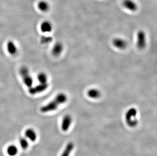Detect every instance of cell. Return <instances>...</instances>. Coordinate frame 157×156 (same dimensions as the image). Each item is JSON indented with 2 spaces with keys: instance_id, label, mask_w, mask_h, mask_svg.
<instances>
[{
  "instance_id": "16",
  "label": "cell",
  "mask_w": 157,
  "mask_h": 156,
  "mask_svg": "<svg viewBox=\"0 0 157 156\" xmlns=\"http://www.w3.org/2000/svg\"><path fill=\"white\" fill-rule=\"evenodd\" d=\"M74 144L72 143H69L61 154V156H70L71 152L74 149Z\"/></svg>"
},
{
  "instance_id": "6",
  "label": "cell",
  "mask_w": 157,
  "mask_h": 156,
  "mask_svg": "<svg viewBox=\"0 0 157 156\" xmlns=\"http://www.w3.org/2000/svg\"><path fill=\"white\" fill-rule=\"evenodd\" d=\"M72 117L69 114H67L63 117L61 123V129L63 132L68 131L72 125Z\"/></svg>"
},
{
  "instance_id": "5",
  "label": "cell",
  "mask_w": 157,
  "mask_h": 156,
  "mask_svg": "<svg viewBox=\"0 0 157 156\" xmlns=\"http://www.w3.org/2000/svg\"><path fill=\"white\" fill-rule=\"evenodd\" d=\"M136 45L139 49H143L147 46L146 34L143 31H140L137 34Z\"/></svg>"
},
{
  "instance_id": "13",
  "label": "cell",
  "mask_w": 157,
  "mask_h": 156,
  "mask_svg": "<svg viewBox=\"0 0 157 156\" xmlns=\"http://www.w3.org/2000/svg\"><path fill=\"white\" fill-rule=\"evenodd\" d=\"M40 30L43 33H49L52 31V24L49 21H44L40 25Z\"/></svg>"
},
{
  "instance_id": "14",
  "label": "cell",
  "mask_w": 157,
  "mask_h": 156,
  "mask_svg": "<svg viewBox=\"0 0 157 156\" xmlns=\"http://www.w3.org/2000/svg\"><path fill=\"white\" fill-rule=\"evenodd\" d=\"M37 7L39 10L42 12H48L50 9V5L49 3L45 0H41L37 4Z\"/></svg>"
},
{
  "instance_id": "7",
  "label": "cell",
  "mask_w": 157,
  "mask_h": 156,
  "mask_svg": "<svg viewBox=\"0 0 157 156\" xmlns=\"http://www.w3.org/2000/svg\"><path fill=\"white\" fill-rule=\"evenodd\" d=\"M113 44L116 48L123 50L126 48L128 46L127 42L124 39L117 38L113 40Z\"/></svg>"
},
{
  "instance_id": "19",
  "label": "cell",
  "mask_w": 157,
  "mask_h": 156,
  "mask_svg": "<svg viewBox=\"0 0 157 156\" xmlns=\"http://www.w3.org/2000/svg\"><path fill=\"white\" fill-rule=\"evenodd\" d=\"M52 41V38L50 36H47V35H43L42 36L40 39L41 43L43 44H47L51 43Z\"/></svg>"
},
{
  "instance_id": "18",
  "label": "cell",
  "mask_w": 157,
  "mask_h": 156,
  "mask_svg": "<svg viewBox=\"0 0 157 156\" xmlns=\"http://www.w3.org/2000/svg\"><path fill=\"white\" fill-rule=\"evenodd\" d=\"M19 143L21 148L22 150H25L29 147V143L28 140L25 137H21L19 139Z\"/></svg>"
},
{
  "instance_id": "11",
  "label": "cell",
  "mask_w": 157,
  "mask_h": 156,
  "mask_svg": "<svg viewBox=\"0 0 157 156\" xmlns=\"http://www.w3.org/2000/svg\"><path fill=\"white\" fill-rule=\"evenodd\" d=\"M7 50L11 55H15L17 53L18 49L17 45L13 41L10 40L7 43Z\"/></svg>"
},
{
  "instance_id": "8",
  "label": "cell",
  "mask_w": 157,
  "mask_h": 156,
  "mask_svg": "<svg viewBox=\"0 0 157 156\" xmlns=\"http://www.w3.org/2000/svg\"><path fill=\"white\" fill-rule=\"evenodd\" d=\"M123 5L126 9L132 12L136 11L138 8L136 4L133 0H124Z\"/></svg>"
},
{
  "instance_id": "17",
  "label": "cell",
  "mask_w": 157,
  "mask_h": 156,
  "mask_svg": "<svg viewBox=\"0 0 157 156\" xmlns=\"http://www.w3.org/2000/svg\"><path fill=\"white\" fill-rule=\"evenodd\" d=\"M37 79L39 83H47L48 81V76L46 73L41 72L37 76Z\"/></svg>"
},
{
  "instance_id": "12",
  "label": "cell",
  "mask_w": 157,
  "mask_h": 156,
  "mask_svg": "<svg viewBox=\"0 0 157 156\" xmlns=\"http://www.w3.org/2000/svg\"><path fill=\"white\" fill-rule=\"evenodd\" d=\"M86 94L89 98L94 99L99 98L101 95V91L98 89L94 88L90 89L87 90Z\"/></svg>"
},
{
  "instance_id": "4",
  "label": "cell",
  "mask_w": 157,
  "mask_h": 156,
  "mask_svg": "<svg viewBox=\"0 0 157 156\" xmlns=\"http://www.w3.org/2000/svg\"><path fill=\"white\" fill-rule=\"evenodd\" d=\"M49 87V84L47 83H39L35 86H32L29 89V92L31 95L41 93Z\"/></svg>"
},
{
  "instance_id": "9",
  "label": "cell",
  "mask_w": 157,
  "mask_h": 156,
  "mask_svg": "<svg viewBox=\"0 0 157 156\" xmlns=\"http://www.w3.org/2000/svg\"><path fill=\"white\" fill-rule=\"evenodd\" d=\"M25 138L32 142H34L37 140V132L33 128H29L27 129L25 132Z\"/></svg>"
},
{
  "instance_id": "1",
  "label": "cell",
  "mask_w": 157,
  "mask_h": 156,
  "mask_svg": "<svg viewBox=\"0 0 157 156\" xmlns=\"http://www.w3.org/2000/svg\"><path fill=\"white\" fill-rule=\"evenodd\" d=\"M68 97L65 93H59L56 95L53 100L40 108V112L43 113H48L58 109L59 106L66 103Z\"/></svg>"
},
{
  "instance_id": "10",
  "label": "cell",
  "mask_w": 157,
  "mask_h": 156,
  "mask_svg": "<svg viewBox=\"0 0 157 156\" xmlns=\"http://www.w3.org/2000/svg\"><path fill=\"white\" fill-rule=\"evenodd\" d=\"M64 50V46L61 42H57L52 47V53L53 56H58L61 55Z\"/></svg>"
},
{
  "instance_id": "2",
  "label": "cell",
  "mask_w": 157,
  "mask_h": 156,
  "mask_svg": "<svg viewBox=\"0 0 157 156\" xmlns=\"http://www.w3.org/2000/svg\"><path fill=\"white\" fill-rule=\"evenodd\" d=\"M137 110L134 108L129 109L125 115V121L126 123L130 127H134L138 124Z\"/></svg>"
},
{
  "instance_id": "15",
  "label": "cell",
  "mask_w": 157,
  "mask_h": 156,
  "mask_svg": "<svg viewBox=\"0 0 157 156\" xmlns=\"http://www.w3.org/2000/svg\"><path fill=\"white\" fill-rule=\"evenodd\" d=\"M6 152L9 156H16L18 153V149L17 146L10 144L7 147Z\"/></svg>"
},
{
  "instance_id": "3",
  "label": "cell",
  "mask_w": 157,
  "mask_h": 156,
  "mask_svg": "<svg viewBox=\"0 0 157 156\" xmlns=\"http://www.w3.org/2000/svg\"><path fill=\"white\" fill-rule=\"evenodd\" d=\"M19 74L22 78L24 84L29 88L33 86V77L30 74V71L27 66H22L19 69Z\"/></svg>"
}]
</instances>
